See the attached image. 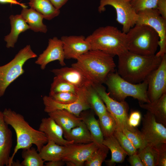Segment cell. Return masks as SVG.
Segmentation results:
<instances>
[{"instance_id":"obj_37","label":"cell","mask_w":166,"mask_h":166,"mask_svg":"<svg viewBox=\"0 0 166 166\" xmlns=\"http://www.w3.org/2000/svg\"><path fill=\"white\" fill-rule=\"evenodd\" d=\"M49 96L55 101L63 104H69L76 101L78 99L77 93L70 92H61L49 94Z\"/></svg>"},{"instance_id":"obj_29","label":"cell","mask_w":166,"mask_h":166,"mask_svg":"<svg viewBox=\"0 0 166 166\" xmlns=\"http://www.w3.org/2000/svg\"><path fill=\"white\" fill-rule=\"evenodd\" d=\"M87 97L90 108L98 117L107 111L104 102L92 85L87 88Z\"/></svg>"},{"instance_id":"obj_11","label":"cell","mask_w":166,"mask_h":166,"mask_svg":"<svg viewBox=\"0 0 166 166\" xmlns=\"http://www.w3.org/2000/svg\"><path fill=\"white\" fill-rule=\"evenodd\" d=\"M87 88L78 89L77 92L78 99L71 104H61L55 101L49 96H44L43 98L44 111L48 113L56 110H65L79 117L82 112L90 108L87 100Z\"/></svg>"},{"instance_id":"obj_15","label":"cell","mask_w":166,"mask_h":166,"mask_svg":"<svg viewBox=\"0 0 166 166\" xmlns=\"http://www.w3.org/2000/svg\"><path fill=\"white\" fill-rule=\"evenodd\" d=\"M65 59L62 42L61 39L54 37L49 39L47 48L40 54L35 63L44 70L48 64L55 61H58L62 66L65 65Z\"/></svg>"},{"instance_id":"obj_8","label":"cell","mask_w":166,"mask_h":166,"mask_svg":"<svg viewBox=\"0 0 166 166\" xmlns=\"http://www.w3.org/2000/svg\"><path fill=\"white\" fill-rule=\"evenodd\" d=\"M93 86L104 102L107 111L114 119L117 129L122 132L125 130L131 131L138 130L135 128L130 127L128 124V106L125 101H119L113 98L106 92L105 88L102 85Z\"/></svg>"},{"instance_id":"obj_34","label":"cell","mask_w":166,"mask_h":166,"mask_svg":"<svg viewBox=\"0 0 166 166\" xmlns=\"http://www.w3.org/2000/svg\"><path fill=\"white\" fill-rule=\"evenodd\" d=\"M137 154L144 166H156L155 153L152 146L147 144L143 148L138 149Z\"/></svg>"},{"instance_id":"obj_25","label":"cell","mask_w":166,"mask_h":166,"mask_svg":"<svg viewBox=\"0 0 166 166\" xmlns=\"http://www.w3.org/2000/svg\"><path fill=\"white\" fill-rule=\"evenodd\" d=\"M103 144L108 147L111 152V159L105 161L108 165L111 166L116 163L123 162L128 155L113 135L104 138Z\"/></svg>"},{"instance_id":"obj_28","label":"cell","mask_w":166,"mask_h":166,"mask_svg":"<svg viewBox=\"0 0 166 166\" xmlns=\"http://www.w3.org/2000/svg\"><path fill=\"white\" fill-rule=\"evenodd\" d=\"M29 6L41 14L44 18L50 20L58 16L60 10L56 9L49 0H29Z\"/></svg>"},{"instance_id":"obj_38","label":"cell","mask_w":166,"mask_h":166,"mask_svg":"<svg viewBox=\"0 0 166 166\" xmlns=\"http://www.w3.org/2000/svg\"><path fill=\"white\" fill-rule=\"evenodd\" d=\"M158 0H132L130 4L136 12L149 9H156Z\"/></svg>"},{"instance_id":"obj_36","label":"cell","mask_w":166,"mask_h":166,"mask_svg":"<svg viewBox=\"0 0 166 166\" xmlns=\"http://www.w3.org/2000/svg\"><path fill=\"white\" fill-rule=\"evenodd\" d=\"M122 132L137 150L143 148L147 145L143 138L140 131L138 130L136 131L125 130Z\"/></svg>"},{"instance_id":"obj_4","label":"cell","mask_w":166,"mask_h":166,"mask_svg":"<svg viewBox=\"0 0 166 166\" xmlns=\"http://www.w3.org/2000/svg\"><path fill=\"white\" fill-rule=\"evenodd\" d=\"M86 39L91 49L100 50L113 57L128 50L126 34L113 26L100 27Z\"/></svg>"},{"instance_id":"obj_17","label":"cell","mask_w":166,"mask_h":166,"mask_svg":"<svg viewBox=\"0 0 166 166\" xmlns=\"http://www.w3.org/2000/svg\"><path fill=\"white\" fill-rule=\"evenodd\" d=\"M0 111V166H9L13 143L12 132Z\"/></svg>"},{"instance_id":"obj_12","label":"cell","mask_w":166,"mask_h":166,"mask_svg":"<svg viewBox=\"0 0 166 166\" xmlns=\"http://www.w3.org/2000/svg\"><path fill=\"white\" fill-rule=\"evenodd\" d=\"M62 160L68 166H83L99 146L94 142L86 144H72L65 146Z\"/></svg>"},{"instance_id":"obj_23","label":"cell","mask_w":166,"mask_h":166,"mask_svg":"<svg viewBox=\"0 0 166 166\" xmlns=\"http://www.w3.org/2000/svg\"><path fill=\"white\" fill-rule=\"evenodd\" d=\"M79 117L85 124L89 131L93 142L99 147L102 146L104 137L100 126L98 120L95 118L94 114L92 112L83 111L80 113Z\"/></svg>"},{"instance_id":"obj_46","label":"cell","mask_w":166,"mask_h":166,"mask_svg":"<svg viewBox=\"0 0 166 166\" xmlns=\"http://www.w3.org/2000/svg\"><path fill=\"white\" fill-rule=\"evenodd\" d=\"M11 166H22L21 163H20L19 161H17L16 162H14L13 161Z\"/></svg>"},{"instance_id":"obj_2","label":"cell","mask_w":166,"mask_h":166,"mask_svg":"<svg viewBox=\"0 0 166 166\" xmlns=\"http://www.w3.org/2000/svg\"><path fill=\"white\" fill-rule=\"evenodd\" d=\"M76 60L72 67L80 71L92 85L105 83L108 74L115 72L113 56L100 50L91 49Z\"/></svg>"},{"instance_id":"obj_14","label":"cell","mask_w":166,"mask_h":166,"mask_svg":"<svg viewBox=\"0 0 166 166\" xmlns=\"http://www.w3.org/2000/svg\"><path fill=\"white\" fill-rule=\"evenodd\" d=\"M147 94L150 102L154 101L166 93V54L162 57L159 66L146 79Z\"/></svg>"},{"instance_id":"obj_42","label":"cell","mask_w":166,"mask_h":166,"mask_svg":"<svg viewBox=\"0 0 166 166\" xmlns=\"http://www.w3.org/2000/svg\"><path fill=\"white\" fill-rule=\"evenodd\" d=\"M129 162L132 166H144L137 152L129 156Z\"/></svg>"},{"instance_id":"obj_13","label":"cell","mask_w":166,"mask_h":166,"mask_svg":"<svg viewBox=\"0 0 166 166\" xmlns=\"http://www.w3.org/2000/svg\"><path fill=\"white\" fill-rule=\"evenodd\" d=\"M141 134L147 144L154 146L166 143V128L147 112L143 119Z\"/></svg>"},{"instance_id":"obj_40","label":"cell","mask_w":166,"mask_h":166,"mask_svg":"<svg viewBox=\"0 0 166 166\" xmlns=\"http://www.w3.org/2000/svg\"><path fill=\"white\" fill-rule=\"evenodd\" d=\"M141 117L140 112L138 111H132L128 117V125L132 128H136L139 124Z\"/></svg>"},{"instance_id":"obj_19","label":"cell","mask_w":166,"mask_h":166,"mask_svg":"<svg viewBox=\"0 0 166 166\" xmlns=\"http://www.w3.org/2000/svg\"><path fill=\"white\" fill-rule=\"evenodd\" d=\"M51 71L77 89L87 88L91 83L78 70L71 67L53 69Z\"/></svg>"},{"instance_id":"obj_5","label":"cell","mask_w":166,"mask_h":166,"mask_svg":"<svg viewBox=\"0 0 166 166\" xmlns=\"http://www.w3.org/2000/svg\"><path fill=\"white\" fill-rule=\"evenodd\" d=\"M128 50L144 56L155 54L159 42L157 32L145 24H136L126 34Z\"/></svg>"},{"instance_id":"obj_9","label":"cell","mask_w":166,"mask_h":166,"mask_svg":"<svg viewBox=\"0 0 166 166\" xmlns=\"http://www.w3.org/2000/svg\"><path fill=\"white\" fill-rule=\"evenodd\" d=\"M109 5L115 9L116 21L122 26V31L125 34L136 24L138 14L132 6L130 2L125 0H100L98 7L101 13L105 10V6Z\"/></svg>"},{"instance_id":"obj_18","label":"cell","mask_w":166,"mask_h":166,"mask_svg":"<svg viewBox=\"0 0 166 166\" xmlns=\"http://www.w3.org/2000/svg\"><path fill=\"white\" fill-rule=\"evenodd\" d=\"M38 130L45 134L48 140H52L58 144L66 146L74 143L73 141L64 138L62 128L49 117L42 119Z\"/></svg>"},{"instance_id":"obj_20","label":"cell","mask_w":166,"mask_h":166,"mask_svg":"<svg viewBox=\"0 0 166 166\" xmlns=\"http://www.w3.org/2000/svg\"><path fill=\"white\" fill-rule=\"evenodd\" d=\"M48 114L62 128L63 135L77 126L82 121L80 117H77L65 110H56L48 113Z\"/></svg>"},{"instance_id":"obj_31","label":"cell","mask_w":166,"mask_h":166,"mask_svg":"<svg viewBox=\"0 0 166 166\" xmlns=\"http://www.w3.org/2000/svg\"><path fill=\"white\" fill-rule=\"evenodd\" d=\"M100 126L104 138L113 135L117 129L116 122L110 113L108 111L99 116Z\"/></svg>"},{"instance_id":"obj_24","label":"cell","mask_w":166,"mask_h":166,"mask_svg":"<svg viewBox=\"0 0 166 166\" xmlns=\"http://www.w3.org/2000/svg\"><path fill=\"white\" fill-rule=\"evenodd\" d=\"M22 8L20 15L28 24L30 29L35 32L46 33L47 29L43 22V16L31 8Z\"/></svg>"},{"instance_id":"obj_45","label":"cell","mask_w":166,"mask_h":166,"mask_svg":"<svg viewBox=\"0 0 166 166\" xmlns=\"http://www.w3.org/2000/svg\"><path fill=\"white\" fill-rule=\"evenodd\" d=\"M0 4H9L11 5L12 4L18 5H20L22 8L27 7V6L25 4L20 3L16 0H0Z\"/></svg>"},{"instance_id":"obj_22","label":"cell","mask_w":166,"mask_h":166,"mask_svg":"<svg viewBox=\"0 0 166 166\" xmlns=\"http://www.w3.org/2000/svg\"><path fill=\"white\" fill-rule=\"evenodd\" d=\"M140 106L152 114L157 121L166 125V93L154 101L145 104L140 102Z\"/></svg>"},{"instance_id":"obj_33","label":"cell","mask_w":166,"mask_h":166,"mask_svg":"<svg viewBox=\"0 0 166 166\" xmlns=\"http://www.w3.org/2000/svg\"><path fill=\"white\" fill-rule=\"evenodd\" d=\"M109 149L103 145L94 152L85 162L86 166H101L107 157Z\"/></svg>"},{"instance_id":"obj_6","label":"cell","mask_w":166,"mask_h":166,"mask_svg":"<svg viewBox=\"0 0 166 166\" xmlns=\"http://www.w3.org/2000/svg\"><path fill=\"white\" fill-rule=\"evenodd\" d=\"M105 83L110 96L116 101H124L127 97H131L140 102H150L147 94L146 79L139 83L133 84L122 78L117 72H113L108 74Z\"/></svg>"},{"instance_id":"obj_7","label":"cell","mask_w":166,"mask_h":166,"mask_svg":"<svg viewBox=\"0 0 166 166\" xmlns=\"http://www.w3.org/2000/svg\"><path fill=\"white\" fill-rule=\"evenodd\" d=\"M37 57L30 46L27 45L19 50L9 62L0 66V97L4 95L10 85L24 73L25 63Z\"/></svg>"},{"instance_id":"obj_27","label":"cell","mask_w":166,"mask_h":166,"mask_svg":"<svg viewBox=\"0 0 166 166\" xmlns=\"http://www.w3.org/2000/svg\"><path fill=\"white\" fill-rule=\"evenodd\" d=\"M65 146L58 144L52 140H48L46 144L44 145L38 152L45 161L62 160Z\"/></svg>"},{"instance_id":"obj_21","label":"cell","mask_w":166,"mask_h":166,"mask_svg":"<svg viewBox=\"0 0 166 166\" xmlns=\"http://www.w3.org/2000/svg\"><path fill=\"white\" fill-rule=\"evenodd\" d=\"M11 26L10 32L5 37L7 48H14L19 35L30 29L28 25L20 14L12 15L10 17Z\"/></svg>"},{"instance_id":"obj_35","label":"cell","mask_w":166,"mask_h":166,"mask_svg":"<svg viewBox=\"0 0 166 166\" xmlns=\"http://www.w3.org/2000/svg\"><path fill=\"white\" fill-rule=\"evenodd\" d=\"M113 135L128 155L130 156L137 152V150L122 131L117 129Z\"/></svg>"},{"instance_id":"obj_30","label":"cell","mask_w":166,"mask_h":166,"mask_svg":"<svg viewBox=\"0 0 166 166\" xmlns=\"http://www.w3.org/2000/svg\"><path fill=\"white\" fill-rule=\"evenodd\" d=\"M22 166H43L45 161L41 157L38 150L31 147L22 149Z\"/></svg>"},{"instance_id":"obj_39","label":"cell","mask_w":166,"mask_h":166,"mask_svg":"<svg viewBox=\"0 0 166 166\" xmlns=\"http://www.w3.org/2000/svg\"><path fill=\"white\" fill-rule=\"evenodd\" d=\"M166 143L152 146L155 153L156 166L166 165Z\"/></svg>"},{"instance_id":"obj_16","label":"cell","mask_w":166,"mask_h":166,"mask_svg":"<svg viewBox=\"0 0 166 166\" xmlns=\"http://www.w3.org/2000/svg\"><path fill=\"white\" fill-rule=\"evenodd\" d=\"M65 58L77 60L90 50L91 47L83 35L63 36L61 38Z\"/></svg>"},{"instance_id":"obj_3","label":"cell","mask_w":166,"mask_h":166,"mask_svg":"<svg viewBox=\"0 0 166 166\" xmlns=\"http://www.w3.org/2000/svg\"><path fill=\"white\" fill-rule=\"evenodd\" d=\"M2 112L4 121L13 128L16 136V144L10 159L9 166H11L15 154L20 149L34 144L39 152L48 139L43 132L30 126L21 114L10 108L5 109Z\"/></svg>"},{"instance_id":"obj_1","label":"cell","mask_w":166,"mask_h":166,"mask_svg":"<svg viewBox=\"0 0 166 166\" xmlns=\"http://www.w3.org/2000/svg\"><path fill=\"white\" fill-rule=\"evenodd\" d=\"M117 72L123 79L133 84L145 80L160 65L162 57L144 56L128 50L118 56Z\"/></svg>"},{"instance_id":"obj_10","label":"cell","mask_w":166,"mask_h":166,"mask_svg":"<svg viewBox=\"0 0 166 166\" xmlns=\"http://www.w3.org/2000/svg\"><path fill=\"white\" fill-rule=\"evenodd\" d=\"M136 24H145L152 28L159 37L160 49L155 54L162 57L166 53V19L163 18L156 9L144 10L138 12Z\"/></svg>"},{"instance_id":"obj_47","label":"cell","mask_w":166,"mask_h":166,"mask_svg":"<svg viewBox=\"0 0 166 166\" xmlns=\"http://www.w3.org/2000/svg\"><path fill=\"white\" fill-rule=\"evenodd\" d=\"M126 1H128V2H130V1H131L132 0H125Z\"/></svg>"},{"instance_id":"obj_41","label":"cell","mask_w":166,"mask_h":166,"mask_svg":"<svg viewBox=\"0 0 166 166\" xmlns=\"http://www.w3.org/2000/svg\"><path fill=\"white\" fill-rule=\"evenodd\" d=\"M156 9L160 15L166 19V0H158Z\"/></svg>"},{"instance_id":"obj_44","label":"cell","mask_w":166,"mask_h":166,"mask_svg":"<svg viewBox=\"0 0 166 166\" xmlns=\"http://www.w3.org/2000/svg\"><path fill=\"white\" fill-rule=\"evenodd\" d=\"M46 166H62L65 164V161L62 160L48 161L45 163Z\"/></svg>"},{"instance_id":"obj_32","label":"cell","mask_w":166,"mask_h":166,"mask_svg":"<svg viewBox=\"0 0 166 166\" xmlns=\"http://www.w3.org/2000/svg\"><path fill=\"white\" fill-rule=\"evenodd\" d=\"M78 89L61 78L55 76L51 85L49 94L64 92L77 93Z\"/></svg>"},{"instance_id":"obj_43","label":"cell","mask_w":166,"mask_h":166,"mask_svg":"<svg viewBox=\"0 0 166 166\" xmlns=\"http://www.w3.org/2000/svg\"><path fill=\"white\" fill-rule=\"evenodd\" d=\"M49 0L56 9L60 10V9L66 3L68 0Z\"/></svg>"},{"instance_id":"obj_26","label":"cell","mask_w":166,"mask_h":166,"mask_svg":"<svg viewBox=\"0 0 166 166\" xmlns=\"http://www.w3.org/2000/svg\"><path fill=\"white\" fill-rule=\"evenodd\" d=\"M64 137L68 140L73 141L74 144H86L93 142L91 134L82 120L77 126L72 129Z\"/></svg>"}]
</instances>
